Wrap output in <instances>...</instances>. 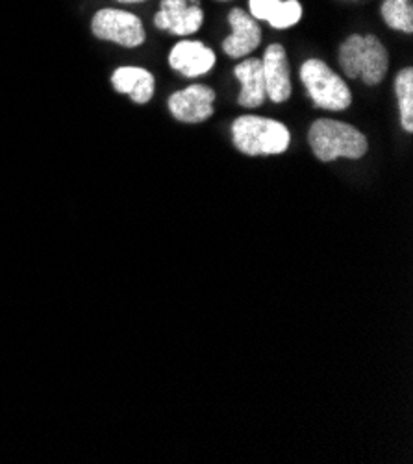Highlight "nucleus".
Masks as SVG:
<instances>
[{"instance_id":"f257e3e1","label":"nucleus","mask_w":413,"mask_h":464,"mask_svg":"<svg viewBox=\"0 0 413 464\" xmlns=\"http://www.w3.org/2000/svg\"><path fill=\"white\" fill-rule=\"evenodd\" d=\"M308 143L315 158L325 163L338 158L359 160L369 150L367 137L358 128L334 119L315 121L308 131Z\"/></svg>"},{"instance_id":"f03ea898","label":"nucleus","mask_w":413,"mask_h":464,"mask_svg":"<svg viewBox=\"0 0 413 464\" xmlns=\"http://www.w3.org/2000/svg\"><path fill=\"white\" fill-rule=\"evenodd\" d=\"M339 65L349 78H361L367 85H379L389 69V54L373 35H350L339 46Z\"/></svg>"},{"instance_id":"7ed1b4c3","label":"nucleus","mask_w":413,"mask_h":464,"mask_svg":"<svg viewBox=\"0 0 413 464\" xmlns=\"http://www.w3.org/2000/svg\"><path fill=\"white\" fill-rule=\"evenodd\" d=\"M234 147L245 156H277L290 147V130L272 119L243 115L232 124Z\"/></svg>"},{"instance_id":"20e7f679","label":"nucleus","mask_w":413,"mask_h":464,"mask_svg":"<svg viewBox=\"0 0 413 464\" xmlns=\"http://www.w3.org/2000/svg\"><path fill=\"white\" fill-rule=\"evenodd\" d=\"M300 80L308 91L310 99L320 110L343 111L352 102L349 85L325 62H304L300 67Z\"/></svg>"},{"instance_id":"39448f33","label":"nucleus","mask_w":413,"mask_h":464,"mask_svg":"<svg viewBox=\"0 0 413 464\" xmlns=\"http://www.w3.org/2000/svg\"><path fill=\"white\" fill-rule=\"evenodd\" d=\"M91 32L99 39L117 43L126 46V49L143 44L147 37L140 17L113 8H106L95 14L93 21H91Z\"/></svg>"},{"instance_id":"423d86ee","label":"nucleus","mask_w":413,"mask_h":464,"mask_svg":"<svg viewBox=\"0 0 413 464\" xmlns=\"http://www.w3.org/2000/svg\"><path fill=\"white\" fill-rule=\"evenodd\" d=\"M215 91L208 85H190L183 91H176L169 97V111L171 115L188 124L204 122L213 115Z\"/></svg>"},{"instance_id":"0eeeda50","label":"nucleus","mask_w":413,"mask_h":464,"mask_svg":"<svg viewBox=\"0 0 413 464\" xmlns=\"http://www.w3.org/2000/svg\"><path fill=\"white\" fill-rule=\"evenodd\" d=\"M202 21L201 0H162V10L154 15V26L174 35L195 34Z\"/></svg>"},{"instance_id":"6e6552de","label":"nucleus","mask_w":413,"mask_h":464,"mask_svg":"<svg viewBox=\"0 0 413 464\" xmlns=\"http://www.w3.org/2000/svg\"><path fill=\"white\" fill-rule=\"evenodd\" d=\"M265 92L274 104H282L291 97V74L286 49L279 43H272L265 49L261 58Z\"/></svg>"},{"instance_id":"1a4fd4ad","label":"nucleus","mask_w":413,"mask_h":464,"mask_svg":"<svg viewBox=\"0 0 413 464\" xmlns=\"http://www.w3.org/2000/svg\"><path fill=\"white\" fill-rule=\"evenodd\" d=\"M228 23L232 26V35L222 41V51L226 56L240 60L254 53L261 43V28L254 17L241 8H234L228 14Z\"/></svg>"},{"instance_id":"9d476101","label":"nucleus","mask_w":413,"mask_h":464,"mask_svg":"<svg viewBox=\"0 0 413 464\" xmlns=\"http://www.w3.org/2000/svg\"><path fill=\"white\" fill-rule=\"evenodd\" d=\"M169 65L186 78H195L213 69L215 54L201 41H180L169 54Z\"/></svg>"},{"instance_id":"9b49d317","label":"nucleus","mask_w":413,"mask_h":464,"mask_svg":"<svg viewBox=\"0 0 413 464\" xmlns=\"http://www.w3.org/2000/svg\"><path fill=\"white\" fill-rule=\"evenodd\" d=\"M112 83L117 92H124L135 104H147L154 97V76L142 67H119Z\"/></svg>"},{"instance_id":"f8f14e48","label":"nucleus","mask_w":413,"mask_h":464,"mask_svg":"<svg viewBox=\"0 0 413 464\" xmlns=\"http://www.w3.org/2000/svg\"><path fill=\"white\" fill-rule=\"evenodd\" d=\"M236 78L241 82V92L238 97L240 106L243 108H258L265 102V78H263V67L261 60L249 58L236 65L234 69Z\"/></svg>"},{"instance_id":"ddd939ff","label":"nucleus","mask_w":413,"mask_h":464,"mask_svg":"<svg viewBox=\"0 0 413 464\" xmlns=\"http://www.w3.org/2000/svg\"><path fill=\"white\" fill-rule=\"evenodd\" d=\"M395 92L400 110V124L411 133L413 131V69L406 67L397 74Z\"/></svg>"},{"instance_id":"4468645a","label":"nucleus","mask_w":413,"mask_h":464,"mask_svg":"<svg viewBox=\"0 0 413 464\" xmlns=\"http://www.w3.org/2000/svg\"><path fill=\"white\" fill-rule=\"evenodd\" d=\"M384 23L404 34L413 32V3L411 0H384L382 5Z\"/></svg>"},{"instance_id":"2eb2a0df","label":"nucleus","mask_w":413,"mask_h":464,"mask_svg":"<svg viewBox=\"0 0 413 464\" xmlns=\"http://www.w3.org/2000/svg\"><path fill=\"white\" fill-rule=\"evenodd\" d=\"M302 17V6L299 0H286V3L280 5V8L277 10V14H274L270 19H269V24L272 28H290L293 24H297Z\"/></svg>"},{"instance_id":"dca6fc26","label":"nucleus","mask_w":413,"mask_h":464,"mask_svg":"<svg viewBox=\"0 0 413 464\" xmlns=\"http://www.w3.org/2000/svg\"><path fill=\"white\" fill-rule=\"evenodd\" d=\"M282 0H251V12L254 19L269 21L280 8Z\"/></svg>"},{"instance_id":"f3484780","label":"nucleus","mask_w":413,"mask_h":464,"mask_svg":"<svg viewBox=\"0 0 413 464\" xmlns=\"http://www.w3.org/2000/svg\"><path fill=\"white\" fill-rule=\"evenodd\" d=\"M117 3H123V5H137V3H145V0H117Z\"/></svg>"}]
</instances>
